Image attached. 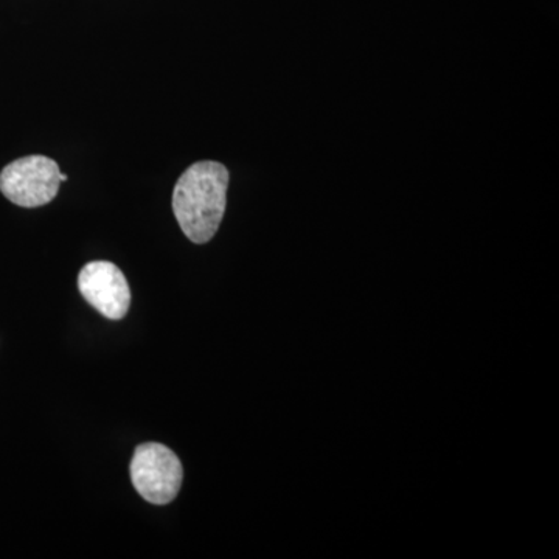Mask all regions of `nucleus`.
Instances as JSON below:
<instances>
[{"instance_id":"obj_1","label":"nucleus","mask_w":559,"mask_h":559,"mask_svg":"<svg viewBox=\"0 0 559 559\" xmlns=\"http://www.w3.org/2000/svg\"><path fill=\"white\" fill-rule=\"evenodd\" d=\"M227 189L229 170L219 162H197L180 176L173 191V212L194 245H205L218 231L226 213Z\"/></svg>"},{"instance_id":"obj_2","label":"nucleus","mask_w":559,"mask_h":559,"mask_svg":"<svg viewBox=\"0 0 559 559\" xmlns=\"http://www.w3.org/2000/svg\"><path fill=\"white\" fill-rule=\"evenodd\" d=\"M60 186V165L46 156L22 157L0 173V191L20 207L36 209L49 204L57 198Z\"/></svg>"},{"instance_id":"obj_3","label":"nucleus","mask_w":559,"mask_h":559,"mask_svg":"<svg viewBox=\"0 0 559 559\" xmlns=\"http://www.w3.org/2000/svg\"><path fill=\"white\" fill-rule=\"evenodd\" d=\"M183 469L178 455L160 443L140 444L131 462V480L146 502L167 506L179 495Z\"/></svg>"},{"instance_id":"obj_4","label":"nucleus","mask_w":559,"mask_h":559,"mask_svg":"<svg viewBox=\"0 0 559 559\" xmlns=\"http://www.w3.org/2000/svg\"><path fill=\"white\" fill-rule=\"evenodd\" d=\"M81 296L106 319L120 320L130 311L131 289L123 272L109 261H92L79 275Z\"/></svg>"}]
</instances>
